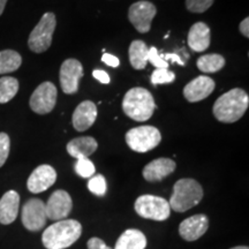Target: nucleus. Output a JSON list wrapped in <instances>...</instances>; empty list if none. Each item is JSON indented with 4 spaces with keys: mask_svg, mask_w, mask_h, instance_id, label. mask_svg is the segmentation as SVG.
I'll return each mask as SVG.
<instances>
[{
    "mask_svg": "<svg viewBox=\"0 0 249 249\" xmlns=\"http://www.w3.org/2000/svg\"><path fill=\"white\" fill-rule=\"evenodd\" d=\"M248 105L249 96L244 89H231L214 102L213 116L220 123H235L244 117Z\"/></svg>",
    "mask_w": 249,
    "mask_h": 249,
    "instance_id": "obj_1",
    "label": "nucleus"
},
{
    "mask_svg": "<svg viewBox=\"0 0 249 249\" xmlns=\"http://www.w3.org/2000/svg\"><path fill=\"white\" fill-rule=\"evenodd\" d=\"M82 225L75 219H62L43 232L42 242L46 249H66L79 240Z\"/></svg>",
    "mask_w": 249,
    "mask_h": 249,
    "instance_id": "obj_2",
    "label": "nucleus"
},
{
    "mask_svg": "<svg viewBox=\"0 0 249 249\" xmlns=\"http://www.w3.org/2000/svg\"><path fill=\"white\" fill-rule=\"evenodd\" d=\"M155 107V101L151 92L140 87L129 89L123 99L124 114L140 123L150 119L154 114Z\"/></svg>",
    "mask_w": 249,
    "mask_h": 249,
    "instance_id": "obj_3",
    "label": "nucleus"
},
{
    "mask_svg": "<svg viewBox=\"0 0 249 249\" xmlns=\"http://www.w3.org/2000/svg\"><path fill=\"white\" fill-rule=\"evenodd\" d=\"M203 197V188L194 179H180L174 183L170 208L177 213H185L200 203Z\"/></svg>",
    "mask_w": 249,
    "mask_h": 249,
    "instance_id": "obj_4",
    "label": "nucleus"
},
{
    "mask_svg": "<svg viewBox=\"0 0 249 249\" xmlns=\"http://www.w3.org/2000/svg\"><path fill=\"white\" fill-rule=\"evenodd\" d=\"M57 26V18L53 13H45L37 26L30 33L28 46L35 53L45 52L52 44V37Z\"/></svg>",
    "mask_w": 249,
    "mask_h": 249,
    "instance_id": "obj_5",
    "label": "nucleus"
},
{
    "mask_svg": "<svg viewBox=\"0 0 249 249\" xmlns=\"http://www.w3.org/2000/svg\"><path fill=\"white\" fill-rule=\"evenodd\" d=\"M136 213L145 219L163 222L171 214L169 201L155 195H142L138 197L134 204Z\"/></svg>",
    "mask_w": 249,
    "mask_h": 249,
    "instance_id": "obj_6",
    "label": "nucleus"
},
{
    "mask_svg": "<svg viewBox=\"0 0 249 249\" xmlns=\"http://www.w3.org/2000/svg\"><path fill=\"white\" fill-rule=\"evenodd\" d=\"M127 144L136 152H148L160 144L161 141V134L160 129L154 126H140L129 129L126 133Z\"/></svg>",
    "mask_w": 249,
    "mask_h": 249,
    "instance_id": "obj_7",
    "label": "nucleus"
},
{
    "mask_svg": "<svg viewBox=\"0 0 249 249\" xmlns=\"http://www.w3.org/2000/svg\"><path fill=\"white\" fill-rule=\"evenodd\" d=\"M57 96L58 91L53 83L43 82L31 95L30 108L37 114H48L54 108Z\"/></svg>",
    "mask_w": 249,
    "mask_h": 249,
    "instance_id": "obj_8",
    "label": "nucleus"
},
{
    "mask_svg": "<svg viewBox=\"0 0 249 249\" xmlns=\"http://www.w3.org/2000/svg\"><path fill=\"white\" fill-rule=\"evenodd\" d=\"M22 224L28 231L37 232L45 226L46 216L45 203L39 198H30L22 208Z\"/></svg>",
    "mask_w": 249,
    "mask_h": 249,
    "instance_id": "obj_9",
    "label": "nucleus"
},
{
    "mask_svg": "<svg viewBox=\"0 0 249 249\" xmlns=\"http://www.w3.org/2000/svg\"><path fill=\"white\" fill-rule=\"evenodd\" d=\"M157 13L156 6L147 0L134 2L129 7L128 18L134 28L141 34H145L150 30L151 22Z\"/></svg>",
    "mask_w": 249,
    "mask_h": 249,
    "instance_id": "obj_10",
    "label": "nucleus"
},
{
    "mask_svg": "<svg viewBox=\"0 0 249 249\" xmlns=\"http://www.w3.org/2000/svg\"><path fill=\"white\" fill-rule=\"evenodd\" d=\"M83 76L82 64L76 59H67L60 67V86L62 91L67 95H73L79 90V83Z\"/></svg>",
    "mask_w": 249,
    "mask_h": 249,
    "instance_id": "obj_11",
    "label": "nucleus"
},
{
    "mask_svg": "<svg viewBox=\"0 0 249 249\" xmlns=\"http://www.w3.org/2000/svg\"><path fill=\"white\" fill-rule=\"evenodd\" d=\"M73 202L71 195L66 191L58 189L53 192L49 197V201L45 203L46 216L51 220H62L70 216Z\"/></svg>",
    "mask_w": 249,
    "mask_h": 249,
    "instance_id": "obj_12",
    "label": "nucleus"
},
{
    "mask_svg": "<svg viewBox=\"0 0 249 249\" xmlns=\"http://www.w3.org/2000/svg\"><path fill=\"white\" fill-rule=\"evenodd\" d=\"M55 180H57V172L51 165H39L28 178L27 187L29 192L34 193V194H39V193L48 191L50 187L53 186Z\"/></svg>",
    "mask_w": 249,
    "mask_h": 249,
    "instance_id": "obj_13",
    "label": "nucleus"
},
{
    "mask_svg": "<svg viewBox=\"0 0 249 249\" xmlns=\"http://www.w3.org/2000/svg\"><path fill=\"white\" fill-rule=\"evenodd\" d=\"M209 227V219L203 213L187 218L179 225V234L183 240L195 241L200 239Z\"/></svg>",
    "mask_w": 249,
    "mask_h": 249,
    "instance_id": "obj_14",
    "label": "nucleus"
},
{
    "mask_svg": "<svg viewBox=\"0 0 249 249\" xmlns=\"http://www.w3.org/2000/svg\"><path fill=\"white\" fill-rule=\"evenodd\" d=\"M214 87H216V83L211 77L201 75L186 85L183 88V96L191 103L203 101L213 93Z\"/></svg>",
    "mask_w": 249,
    "mask_h": 249,
    "instance_id": "obj_15",
    "label": "nucleus"
},
{
    "mask_svg": "<svg viewBox=\"0 0 249 249\" xmlns=\"http://www.w3.org/2000/svg\"><path fill=\"white\" fill-rule=\"evenodd\" d=\"M96 118H97L96 104L91 101H85L77 105L71 117V123L77 132H85L92 126Z\"/></svg>",
    "mask_w": 249,
    "mask_h": 249,
    "instance_id": "obj_16",
    "label": "nucleus"
},
{
    "mask_svg": "<svg viewBox=\"0 0 249 249\" xmlns=\"http://www.w3.org/2000/svg\"><path fill=\"white\" fill-rule=\"evenodd\" d=\"M177 164L170 158H157L148 165H145L142 171L143 178L149 182L160 181L174 172Z\"/></svg>",
    "mask_w": 249,
    "mask_h": 249,
    "instance_id": "obj_17",
    "label": "nucleus"
},
{
    "mask_svg": "<svg viewBox=\"0 0 249 249\" xmlns=\"http://www.w3.org/2000/svg\"><path fill=\"white\" fill-rule=\"evenodd\" d=\"M20 208V195L15 191H8L0 198V224L9 225L17 219Z\"/></svg>",
    "mask_w": 249,
    "mask_h": 249,
    "instance_id": "obj_18",
    "label": "nucleus"
},
{
    "mask_svg": "<svg viewBox=\"0 0 249 249\" xmlns=\"http://www.w3.org/2000/svg\"><path fill=\"white\" fill-rule=\"evenodd\" d=\"M188 45L193 51L204 52L210 46V28L204 22H196L188 33Z\"/></svg>",
    "mask_w": 249,
    "mask_h": 249,
    "instance_id": "obj_19",
    "label": "nucleus"
},
{
    "mask_svg": "<svg viewBox=\"0 0 249 249\" xmlns=\"http://www.w3.org/2000/svg\"><path fill=\"white\" fill-rule=\"evenodd\" d=\"M98 143L91 136H82V138L73 139L67 143V152L71 157L81 160L88 158L90 155L97 150Z\"/></svg>",
    "mask_w": 249,
    "mask_h": 249,
    "instance_id": "obj_20",
    "label": "nucleus"
},
{
    "mask_svg": "<svg viewBox=\"0 0 249 249\" xmlns=\"http://www.w3.org/2000/svg\"><path fill=\"white\" fill-rule=\"evenodd\" d=\"M147 247V238L140 230H126L119 236L114 249H144Z\"/></svg>",
    "mask_w": 249,
    "mask_h": 249,
    "instance_id": "obj_21",
    "label": "nucleus"
},
{
    "mask_svg": "<svg viewBox=\"0 0 249 249\" xmlns=\"http://www.w3.org/2000/svg\"><path fill=\"white\" fill-rule=\"evenodd\" d=\"M148 46L143 40H133L128 50L130 65L138 71L144 70L148 64Z\"/></svg>",
    "mask_w": 249,
    "mask_h": 249,
    "instance_id": "obj_22",
    "label": "nucleus"
},
{
    "mask_svg": "<svg viewBox=\"0 0 249 249\" xmlns=\"http://www.w3.org/2000/svg\"><path fill=\"white\" fill-rule=\"evenodd\" d=\"M22 64V57L14 50L0 51V74L18 71Z\"/></svg>",
    "mask_w": 249,
    "mask_h": 249,
    "instance_id": "obj_23",
    "label": "nucleus"
},
{
    "mask_svg": "<svg viewBox=\"0 0 249 249\" xmlns=\"http://www.w3.org/2000/svg\"><path fill=\"white\" fill-rule=\"evenodd\" d=\"M196 66L203 73H216L225 66V58L217 53L204 54L197 59Z\"/></svg>",
    "mask_w": 249,
    "mask_h": 249,
    "instance_id": "obj_24",
    "label": "nucleus"
},
{
    "mask_svg": "<svg viewBox=\"0 0 249 249\" xmlns=\"http://www.w3.org/2000/svg\"><path fill=\"white\" fill-rule=\"evenodd\" d=\"M18 91V81L15 77L4 76L0 79V104L13 99Z\"/></svg>",
    "mask_w": 249,
    "mask_h": 249,
    "instance_id": "obj_25",
    "label": "nucleus"
},
{
    "mask_svg": "<svg viewBox=\"0 0 249 249\" xmlns=\"http://www.w3.org/2000/svg\"><path fill=\"white\" fill-rule=\"evenodd\" d=\"M174 80H176V74L166 68H156L151 75V83L154 86L167 85L172 83Z\"/></svg>",
    "mask_w": 249,
    "mask_h": 249,
    "instance_id": "obj_26",
    "label": "nucleus"
},
{
    "mask_svg": "<svg viewBox=\"0 0 249 249\" xmlns=\"http://www.w3.org/2000/svg\"><path fill=\"white\" fill-rule=\"evenodd\" d=\"M88 188L92 194L97 196H104L107 188V180H105L104 176H102V174L92 176L88 182Z\"/></svg>",
    "mask_w": 249,
    "mask_h": 249,
    "instance_id": "obj_27",
    "label": "nucleus"
},
{
    "mask_svg": "<svg viewBox=\"0 0 249 249\" xmlns=\"http://www.w3.org/2000/svg\"><path fill=\"white\" fill-rule=\"evenodd\" d=\"M75 171L76 173L79 174L82 178H91V177L95 174L96 169L95 165L89 158H81V160H77L75 164Z\"/></svg>",
    "mask_w": 249,
    "mask_h": 249,
    "instance_id": "obj_28",
    "label": "nucleus"
},
{
    "mask_svg": "<svg viewBox=\"0 0 249 249\" xmlns=\"http://www.w3.org/2000/svg\"><path fill=\"white\" fill-rule=\"evenodd\" d=\"M214 0H186V7L192 13H204L213 6Z\"/></svg>",
    "mask_w": 249,
    "mask_h": 249,
    "instance_id": "obj_29",
    "label": "nucleus"
},
{
    "mask_svg": "<svg viewBox=\"0 0 249 249\" xmlns=\"http://www.w3.org/2000/svg\"><path fill=\"white\" fill-rule=\"evenodd\" d=\"M148 62H150L152 66H155L156 68H169V62L165 61L161 55L158 52V50L152 46V48L149 49L148 52Z\"/></svg>",
    "mask_w": 249,
    "mask_h": 249,
    "instance_id": "obj_30",
    "label": "nucleus"
},
{
    "mask_svg": "<svg viewBox=\"0 0 249 249\" xmlns=\"http://www.w3.org/2000/svg\"><path fill=\"white\" fill-rule=\"evenodd\" d=\"M11 149V140L6 133H0V167L7 160Z\"/></svg>",
    "mask_w": 249,
    "mask_h": 249,
    "instance_id": "obj_31",
    "label": "nucleus"
},
{
    "mask_svg": "<svg viewBox=\"0 0 249 249\" xmlns=\"http://www.w3.org/2000/svg\"><path fill=\"white\" fill-rule=\"evenodd\" d=\"M87 247H88V249H112L99 238L89 239L88 244H87Z\"/></svg>",
    "mask_w": 249,
    "mask_h": 249,
    "instance_id": "obj_32",
    "label": "nucleus"
},
{
    "mask_svg": "<svg viewBox=\"0 0 249 249\" xmlns=\"http://www.w3.org/2000/svg\"><path fill=\"white\" fill-rule=\"evenodd\" d=\"M92 75L96 80H98L99 82L103 83V85H108L110 83V76L105 71L103 70H95L92 71Z\"/></svg>",
    "mask_w": 249,
    "mask_h": 249,
    "instance_id": "obj_33",
    "label": "nucleus"
},
{
    "mask_svg": "<svg viewBox=\"0 0 249 249\" xmlns=\"http://www.w3.org/2000/svg\"><path fill=\"white\" fill-rule=\"evenodd\" d=\"M102 61L104 62V64H107V66L114 67V68L119 66V64H120L119 59H118V58L116 57V55L110 54V53H104V54H103Z\"/></svg>",
    "mask_w": 249,
    "mask_h": 249,
    "instance_id": "obj_34",
    "label": "nucleus"
},
{
    "mask_svg": "<svg viewBox=\"0 0 249 249\" xmlns=\"http://www.w3.org/2000/svg\"><path fill=\"white\" fill-rule=\"evenodd\" d=\"M161 58H163L165 61L171 60V62H177V64H179L180 66H185V61H183L182 59L180 58V55H178L177 53H166Z\"/></svg>",
    "mask_w": 249,
    "mask_h": 249,
    "instance_id": "obj_35",
    "label": "nucleus"
},
{
    "mask_svg": "<svg viewBox=\"0 0 249 249\" xmlns=\"http://www.w3.org/2000/svg\"><path fill=\"white\" fill-rule=\"evenodd\" d=\"M239 30H240V33L246 37V38H248L249 37V18H246L245 20L241 21L240 26H239Z\"/></svg>",
    "mask_w": 249,
    "mask_h": 249,
    "instance_id": "obj_36",
    "label": "nucleus"
},
{
    "mask_svg": "<svg viewBox=\"0 0 249 249\" xmlns=\"http://www.w3.org/2000/svg\"><path fill=\"white\" fill-rule=\"evenodd\" d=\"M6 2H7V0H0V15H1L2 12H4Z\"/></svg>",
    "mask_w": 249,
    "mask_h": 249,
    "instance_id": "obj_37",
    "label": "nucleus"
},
{
    "mask_svg": "<svg viewBox=\"0 0 249 249\" xmlns=\"http://www.w3.org/2000/svg\"><path fill=\"white\" fill-rule=\"evenodd\" d=\"M230 249H249V248L247 247V246H236V247H233Z\"/></svg>",
    "mask_w": 249,
    "mask_h": 249,
    "instance_id": "obj_38",
    "label": "nucleus"
}]
</instances>
